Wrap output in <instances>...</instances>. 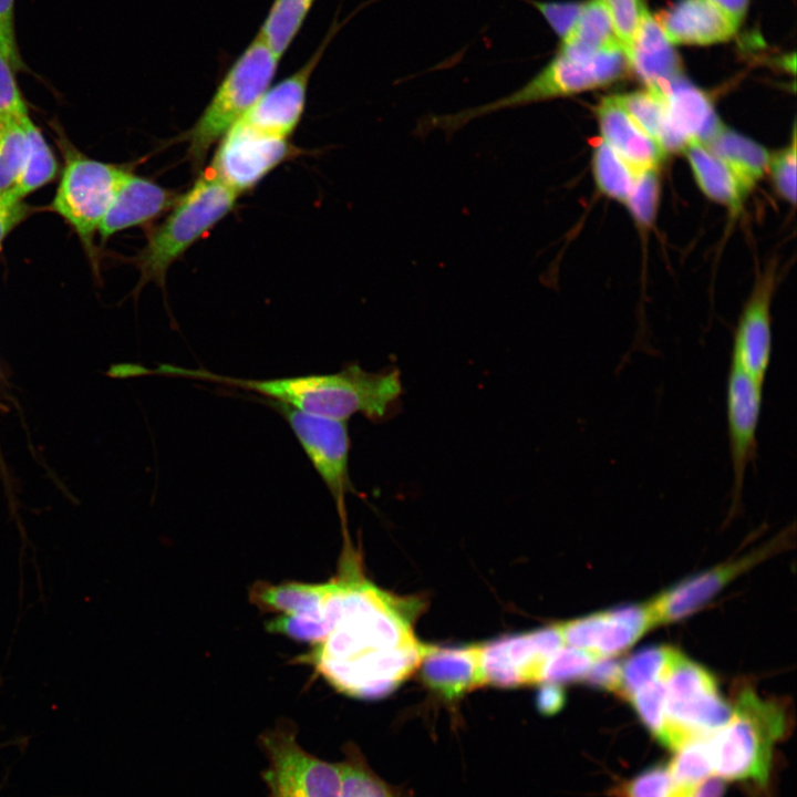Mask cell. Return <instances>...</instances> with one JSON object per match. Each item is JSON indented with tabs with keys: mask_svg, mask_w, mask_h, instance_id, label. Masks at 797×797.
<instances>
[{
	"mask_svg": "<svg viewBox=\"0 0 797 797\" xmlns=\"http://www.w3.org/2000/svg\"><path fill=\"white\" fill-rule=\"evenodd\" d=\"M725 784L720 777L706 778L700 784L683 788L681 797H723Z\"/></svg>",
	"mask_w": 797,
	"mask_h": 797,
	"instance_id": "c3c4849f",
	"label": "cell"
},
{
	"mask_svg": "<svg viewBox=\"0 0 797 797\" xmlns=\"http://www.w3.org/2000/svg\"><path fill=\"white\" fill-rule=\"evenodd\" d=\"M617 103L660 146L669 152L685 151L690 139L672 121L661 94L650 90L613 95Z\"/></svg>",
	"mask_w": 797,
	"mask_h": 797,
	"instance_id": "484cf974",
	"label": "cell"
},
{
	"mask_svg": "<svg viewBox=\"0 0 797 797\" xmlns=\"http://www.w3.org/2000/svg\"><path fill=\"white\" fill-rule=\"evenodd\" d=\"M768 168L777 192L789 203H796V132L789 146L769 156Z\"/></svg>",
	"mask_w": 797,
	"mask_h": 797,
	"instance_id": "60d3db41",
	"label": "cell"
},
{
	"mask_svg": "<svg viewBox=\"0 0 797 797\" xmlns=\"http://www.w3.org/2000/svg\"><path fill=\"white\" fill-rule=\"evenodd\" d=\"M773 546L690 577L649 602L655 624L681 620L702 608L735 577L770 553Z\"/></svg>",
	"mask_w": 797,
	"mask_h": 797,
	"instance_id": "e0dca14e",
	"label": "cell"
},
{
	"mask_svg": "<svg viewBox=\"0 0 797 797\" xmlns=\"http://www.w3.org/2000/svg\"><path fill=\"white\" fill-rule=\"evenodd\" d=\"M259 745L268 759L263 782L269 797H341L339 763L306 751L291 723L283 721L266 731Z\"/></svg>",
	"mask_w": 797,
	"mask_h": 797,
	"instance_id": "9c48e42d",
	"label": "cell"
},
{
	"mask_svg": "<svg viewBox=\"0 0 797 797\" xmlns=\"http://www.w3.org/2000/svg\"><path fill=\"white\" fill-rule=\"evenodd\" d=\"M655 19L673 45L721 43L732 39L739 29L708 0H679Z\"/></svg>",
	"mask_w": 797,
	"mask_h": 797,
	"instance_id": "44dd1931",
	"label": "cell"
},
{
	"mask_svg": "<svg viewBox=\"0 0 797 797\" xmlns=\"http://www.w3.org/2000/svg\"><path fill=\"white\" fill-rule=\"evenodd\" d=\"M629 71L645 84L646 90L661 94L675 79L684 75L682 61L666 39L659 22L644 6L640 23L627 55Z\"/></svg>",
	"mask_w": 797,
	"mask_h": 797,
	"instance_id": "d6986e66",
	"label": "cell"
},
{
	"mask_svg": "<svg viewBox=\"0 0 797 797\" xmlns=\"http://www.w3.org/2000/svg\"><path fill=\"white\" fill-rule=\"evenodd\" d=\"M566 704V692L557 683L542 682L536 694V707L542 715L557 714Z\"/></svg>",
	"mask_w": 797,
	"mask_h": 797,
	"instance_id": "7dc6e473",
	"label": "cell"
},
{
	"mask_svg": "<svg viewBox=\"0 0 797 797\" xmlns=\"http://www.w3.org/2000/svg\"><path fill=\"white\" fill-rule=\"evenodd\" d=\"M325 591L327 582L288 581L272 584L258 581L251 587L249 599L265 612L319 619L322 617Z\"/></svg>",
	"mask_w": 797,
	"mask_h": 797,
	"instance_id": "d4e9b609",
	"label": "cell"
},
{
	"mask_svg": "<svg viewBox=\"0 0 797 797\" xmlns=\"http://www.w3.org/2000/svg\"><path fill=\"white\" fill-rule=\"evenodd\" d=\"M710 734L686 738L676 748L667 765L673 782L679 787H693L713 773Z\"/></svg>",
	"mask_w": 797,
	"mask_h": 797,
	"instance_id": "d6a6232c",
	"label": "cell"
},
{
	"mask_svg": "<svg viewBox=\"0 0 797 797\" xmlns=\"http://www.w3.org/2000/svg\"><path fill=\"white\" fill-rule=\"evenodd\" d=\"M337 583V619L299 660L337 691L356 698L386 696L417 670L428 645L413 633L422 602L384 592L362 573L348 546Z\"/></svg>",
	"mask_w": 797,
	"mask_h": 797,
	"instance_id": "6da1fadb",
	"label": "cell"
},
{
	"mask_svg": "<svg viewBox=\"0 0 797 797\" xmlns=\"http://www.w3.org/2000/svg\"><path fill=\"white\" fill-rule=\"evenodd\" d=\"M786 729V716L777 704L742 690L728 722L710 734L713 772L726 780L766 785L774 744Z\"/></svg>",
	"mask_w": 797,
	"mask_h": 797,
	"instance_id": "5b68a950",
	"label": "cell"
},
{
	"mask_svg": "<svg viewBox=\"0 0 797 797\" xmlns=\"http://www.w3.org/2000/svg\"><path fill=\"white\" fill-rule=\"evenodd\" d=\"M592 166L599 189L609 197L627 203L635 175L603 141L594 148Z\"/></svg>",
	"mask_w": 797,
	"mask_h": 797,
	"instance_id": "e575fe53",
	"label": "cell"
},
{
	"mask_svg": "<svg viewBox=\"0 0 797 797\" xmlns=\"http://www.w3.org/2000/svg\"><path fill=\"white\" fill-rule=\"evenodd\" d=\"M15 68L0 52V116L28 115L27 103L15 79Z\"/></svg>",
	"mask_w": 797,
	"mask_h": 797,
	"instance_id": "7bdbcfd3",
	"label": "cell"
},
{
	"mask_svg": "<svg viewBox=\"0 0 797 797\" xmlns=\"http://www.w3.org/2000/svg\"><path fill=\"white\" fill-rule=\"evenodd\" d=\"M660 195V180L656 169L644 170L635 176L627 205L642 227H649L655 216Z\"/></svg>",
	"mask_w": 797,
	"mask_h": 797,
	"instance_id": "f35d334b",
	"label": "cell"
},
{
	"mask_svg": "<svg viewBox=\"0 0 797 797\" xmlns=\"http://www.w3.org/2000/svg\"><path fill=\"white\" fill-rule=\"evenodd\" d=\"M722 10L738 28L742 25L749 0H708Z\"/></svg>",
	"mask_w": 797,
	"mask_h": 797,
	"instance_id": "681fc988",
	"label": "cell"
},
{
	"mask_svg": "<svg viewBox=\"0 0 797 797\" xmlns=\"http://www.w3.org/2000/svg\"><path fill=\"white\" fill-rule=\"evenodd\" d=\"M280 56L258 32L234 61L204 112L184 134L188 157L200 165L210 147L239 122L269 89Z\"/></svg>",
	"mask_w": 797,
	"mask_h": 797,
	"instance_id": "8992f818",
	"label": "cell"
},
{
	"mask_svg": "<svg viewBox=\"0 0 797 797\" xmlns=\"http://www.w3.org/2000/svg\"><path fill=\"white\" fill-rule=\"evenodd\" d=\"M603 142L638 174L656 169L665 151L648 135L617 103L613 95L603 97L596 108Z\"/></svg>",
	"mask_w": 797,
	"mask_h": 797,
	"instance_id": "ffe728a7",
	"label": "cell"
},
{
	"mask_svg": "<svg viewBox=\"0 0 797 797\" xmlns=\"http://www.w3.org/2000/svg\"><path fill=\"white\" fill-rule=\"evenodd\" d=\"M608 11L622 51L627 55L632 46L644 3L641 0H598Z\"/></svg>",
	"mask_w": 797,
	"mask_h": 797,
	"instance_id": "ab89813d",
	"label": "cell"
},
{
	"mask_svg": "<svg viewBox=\"0 0 797 797\" xmlns=\"http://www.w3.org/2000/svg\"><path fill=\"white\" fill-rule=\"evenodd\" d=\"M667 747L674 749L695 735H708L725 725L732 705L721 695L714 676L675 650L664 677Z\"/></svg>",
	"mask_w": 797,
	"mask_h": 797,
	"instance_id": "52a82bcc",
	"label": "cell"
},
{
	"mask_svg": "<svg viewBox=\"0 0 797 797\" xmlns=\"http://www.w3.org/2000/svg\"><path fill=\"white\" fill-rule=\"evenodd\" d=\"M656 625L649 603L627 604L559 624L563 643L597 658H611Z\"/></svg>",
	"mask_w": 797,
	"mask_h": 797,
	"instance_id": "4fadbf2b",
	"label": "cell"
},
{
	"mask_svg": "<svg viewBox=\"0 0 797 797\" xmlns=\"http://www.w3.org/2000/svg\"><path fill=\"white\" fill-rule=\"evenodd\" d=\"M341 797H410L382 779L355 745H346L339 762Z\"/></svg>",
	"mask_w": 797,
	"mask_h": 797,
	"instance_id": "f1b7e54d",
	"label": "cell"
},
{
	"mask_svg": "<svg viewBox=\"0 0 797 797\" xmlns=\"http://www.w3.org/2000/svg\"><path fill=\"white\" fill-rule=\"evenodd\" d=\"M28 115L0 116V197L20 199L15 190L27 154Z\"/></svg>",
	"mask_w": 797,
	"mask_h": 797,
	"instance_id": "4dcf8cb0",
	"label": "cell"
},
{
	"mask_svg": "<svg viewBox=\"0 0 797 797\" xmlns=\"http://www.w3.org/2000/svg\"><path fill=\"white\" fill-rule=\"evenodd\" d=\"M594 654L573 646H561L549 656L542 669L541 682L563 683L584 680Z\"/></svg>",
	"mask_w": 797,
	"mask_h": 797,
	"instance_id": "74e56055",
	"label": "cell"
},
{
	"mask_svg": "<svg viewBox=\"0 0 797 797\" xmlns=\"http://www.w3.org/2000/svg\"><path fill=\"white\" fill-rule=\"evenodd\" d=\"M629 71L621 50L603 52L590 60L556 55L518 90L483 105L453 114L428 116L420 124V132L441 130L454 133L470 121L501 110L525 106L557 97H566L609 85Z\"/></svg>",
	"mask_w": 797,
	"mask_h": 797,
	"instance_id": "277c9868",
	"label": "cell"
},
{
	"mask_svg": "<svg viewBox=\"0 0 797 797\" xmlns=\"http://www.w3.org/2000/svg\"><path fill=\"white\" fill-rule=\"evenodd\" d=\"M529 2L540 12L560 40L563 39L575 25L583 4V2L577 1L530 0Z\"/></svg>",
	"mask_w": 797,
	"mask_h": 797,
	"instance_id": "b9f144b4",
	"label": "cell"
},
{
	"mask_svg": "<svg viewBox=\"0 0 797 797\" xmlns=\"http://www.w3.org/2000/svg\"><path fill=\"white\" fill-rule=\"evenodd\" d=\"M153 374L239 387L308 414L341 421L363 414L370 421L380 422L396 406L403 392L398 370L370 372L356 363L335 373L265 380L226 376L172 364L159 365Z\"/></svg>",
	"mask_w": 797,
	"mask_h": 797,
	"instance_id": "7a4b0ae2",
	"label": "cell"
},
{
	"mask_svg": "<svg viewBox=\"0 0 797 797\" xmlns=\"http://www.w3.org/2000/svg\"><path fill=\"white\" fill-rule=\"evenodd\" d=\"M14 0H0V52L15 70L24 68L15 41L13 24Z\"/></svg>",
	"mask_w": 797,
	"mask_h": 797,
	"instance_id": "ee69618b",
	"label": "cell"
},
{
	"mask_svg": "<svg viewBox=\"0 0 797 797\" xmlns=\"http://www.w3.org/2000/svg\"><path fill=\"white\" fill-rule=\"evenodd\" d=\"M339 27L337 23L330 28L319 48L301 68L269 86L240 122L266 133L289 137L301 120L311 75Z\"/></svg>",
	"mask_w": 797,
	"mask_h": 797,
	"instance_id": "9a60e30c",
	"label": "cell"
},
{
	"mask_svg": "<svg viewBox=\"0 0 797 797\" xmlns=\"http://www.w3.org/2000/svg\"><path fill=\"white\" fill-rule=\"evenodd\" d=\"M237 197L209 169L205 172L149 232L135 258L141 272L135 292L148 282L163 288L172 263L232 210Z\"/></svg>",
	"mask_w": 797,
	"mask_h": 797,
	"instance_id": "3957f363",
	"label": "cell"
},
{
	"mask_svg": "<svg viewBox=\"0 0 797 797\" xmlns=\"http://www.w3.org/2000/svg\"><path fill=\"white\" fill-rule=\"evenodd\" d=\"M65 151V165L51 208L92 250L94 234L130 170L86 157L71 148Z\"/></svg>",
	"mask_w": 797,
	"mask_h": 797,
	"instance_id": "ba28073f",
	"label": "cell"
},
{
	"mask_svg": "<svg viewBox=\"0 0 797 797\" xmlns=\"http://www.w3.org/2000/svg\"><path fill=\"white\" fill-rule=\"evenodd\" d=\"M32 208L22 199L0 197V248L8 235L22 222Z\"/></svg>",
	"mask_w": 797,
	"mask_h": 797,
	"instance_id": "bcb514c9",
	"label": "cell"
},
{
	"mask_svg": "<svg viewBox=\"0 0 797 797\" xmlns=\"http://www.w3.org/2000/svg\"><path fill=\"white\" fill-rule=\"evenodd\" d=\"M677 128L690 139L706 146L723 126L708 95L684 75L661 93Z\"/></svg>",
	"mask_w": 797,
	"mask_h": 797,
	"instance_id": "603a6c76",
	"label": "cell"
},
{
	"mask_svg": "<svg viewBox=\"0 0 797 797\" xmlns=\"http://www.w3.org/2000/svg\"><path fill=\"white\" fill-rule=\"evenodd\" d=\"M614 50L622 51V48L608 11L598 0H588L583 2L572 29L560 40L557 52L590 60Z\"/></svg>",
	"mask_w": 797,
	"mask_h": 797,
	"instance_id": "cb8c5ba5",
	"label": "cell"
},
{
	"mask_svg": "<svg viewBox=\"0 0 797 797\" xmlns=\"http://www.w3.org/2000/svg\"><path fill=\"white\" fill-rule=\"evenodd\" d=\"M296 152L288 137L239 121L220 138L209 170L239 195L255 187Z\"/></svg>",
	"mask_w": 797,
	"mask_h": 797,
	"instance_id": "30bf717a",
	"label": "cell"
},
{
	"mask_svg": "<svg viewBox=\"0 0 797 797\" xmlns=\"http://www.w3.org/2000/svg\"><path fill=\"white\" fill-rule=\"evenodd\" d=\"M627 700L646 729L667 747L669 724L664 679L642 686L630 694Z\"/></svg>",
	"mask_w": 797,
	"mask_h": 797,
	"instance_id": "d590c367",
	"label": "cell"
},
{
	"mask_svg": "<svg viewBox=\"0 0 797 797\" xmlns=\"http://www.w3.org/2000/svg\"><path fill=\"white\" fill-rule=\"evenodd\" d=\"M584 680L596 687L620 694L621 664L611 658H599L589 669Z\"/></svg>",
	"mask_w": 797,
	"mask_h": 797,
	"instance_id": "f6af8a7d",
	"label": "cell"
},
{
	"mask_svg": "<svg viewBox=\"0 0 797 797\" xmlns=\"http://www.w3.org/2000/svg\"><path fill=\"white\" fill-rule=\"evenodd\" d=\"M774 286L773 271L758 278L738 318L733 338L731 362L760 383H764L772 354L770 304Z\"/></svg>",
	"mask_w": 797,
	"mask_h": 797,
	"instance_id": "2e32d148",
	"label": "cell"
},
{
	"mask_svg": "<svg viewBox=\"0 0 797 797\" xmlns=\"http://www.w3.org/2000/svg\"><path fill=\"white\" fill-rule=\"evenodd\" d=\"M563 644L556 624L478 645L483 685L516 687L540 683L546 661Z\"/></svg>",
	"mask_w": 797,
	"mask_h": 797,
	"instance_id": "7c38bea8",
	"label": "cell"
},
{
	"mask_svg": "<svg viewBox=\"0 0 797 797\" xmlns=\"http://www.w3.org/2000/svg\"><path fill=\"white\" fill-rule=\"evenodd\" d=\"M684 787L672 779L667 765H652L615 788L618 797H681Z\"/></svg>",
	"mask_w": 797,
	"mask_h": 797,
	"instance_id": "8d00e7d4",
	"label": "cell"
},
{
	"mask_svg": "<svg viewBox=\"0 0 797 797\" xmlns=\"http://www.w3.org/2000/svg\"><path fill=\"white\" fill-rule=\"evenodd\" d=\"M24 126L27 154L15 190V196L20 199L50 183L58 172L51 147L29 115L24 120Z\"/></svg>",
	"mask_w": 797,
	"mask_h": 797,
	"instance_id": "1f68e13d",
	"label": "cell"
},
{
	"mask_svg": "<svg viewBox=\"0 0 797 797\" xmlns=\"http://www.w3.org/2000/svg\"><path fill=\"white\" fill-rule=\"evenodd\" d=\"M314 469L335 500L345 525V495L353 487L349 476L350 437L345 421L308 414L278 405Z\"/></svg>",
	"mask_w": 797,
	"mask_h": 797,
	"instance_id": "8fae6325",
	"label": "cell"
},
{
	"mask_svg": "<svg viewBox=\"0 0 797 797\" xmlns=\"http://www.w3.org/2000/svg\"><path fill=\"white\" fill-rule=\"evenodd\" d=\"M315 0H273L258 31L280 58L300 32Z\"/></svg>",
	"mask_w": 797,
	"mask_h": 797,
	"instance_id": "f546056e",
	"label": "cell"
},
{
	"mask_svg": "<svg viewBox=\"0 0 797 797\" xmlns=\"http://www.w3.org/2000/svg\"><path fill=\"white\" fill-rule=\"evenodd\" d=\"M684 152L705 195L737 211L746 194L731 170L702 144L693 142Z\"/></svg>",
	"mask_w": 797,
	"mask_h": 797,
	"instance_id": "83f0119b",
	"label": "cell"
},
{
	"mask_svg": "<svg viewBox=\"0 0 797 797\" xmlns=\"http://www.w3.org/2000/svg\"><path fill=\"white\" fill-rule=\"evenodd\" d=\"M763 384L731 362L726 389V417L733 469V497L743 490L748 465L757 453V427L763 403Z\"/></svg>",
	"mask_w": 797,
	"mask_h": 797,
	"instance_id": "5bb4252c",
	"label": "cell"
},
{
	"mask_svg": "<svg viewBox=\"0 0 797 797\" xmlns=\"http://www.w3.org/2000/svg\"><path fill=\"white\" fill-rule=\"evenodd\" d=\"M734 175L747 194L768 169L769 154L756 142L725 125L705 146Z\"/></svg>",
	"mask_w": 797,
	"mask_h": 797,
	"instance_id": "4316f807",
	"label": "cell"
},
{
	"mask_svg": "<svg viewBox=\"0 0 797 797\" xmlns=\"http://www.w3.org/2000/svg\"><path fill=\"white\" fill-rule=\"evenodd\" d=\"M424 684L447 702L483 685L478 645L465 648L429 646L418 667Z\"/></svg>",
	"mask_w": 797,
	"mask_h": 797,
	"instance_id": "7402d4cb",
	"label": "cell"
},
{
	"mask_svg": "<svg viewBox=\"0 0 797 797\" xmlns=\"http://www.w3.org/2000/svg\"><path fill=\"white\" fill-rule=\"evenodd\" d=\"M180 195L130 172L99 227L103 240L170 210Z\"/></svg>",
	"mask_w": 797,
	"mask_h": 797,
	"instance_id": "ac0fdd59",
	"label": "cell"
},
{
	"mask_svg": "<svg viewBox=\"0 0 797 797\" xmlns=\"http://www.w3.org/2000/svg\"><path fill=\"white\" fill-rule=\"evenodd\" d=\"M675 649L667 646H648L636 651L621 664L622 697L642 686L665 677Z\"/></svg>",
	"mask_w": 797,
	"mask_h": 797,
	"instance_id": "836d02e7",
	"label": "cell"
}]
</instances>
